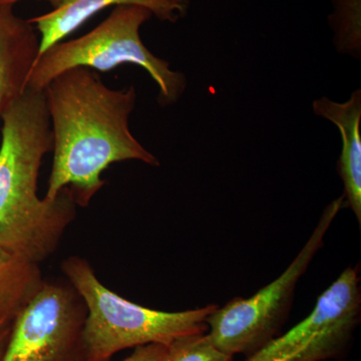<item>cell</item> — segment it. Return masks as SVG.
Masks as SVG:
<instances>
[{
  "label": "cell",
  "instance_id": "5bb4252c",
  "mask_svg": "<svg viewBox=\"0 0 361 361\" xmlns=\"http://www.w3.org/2000/svg\"><path fill=\"white\" fill-rule=\"evenodd\" d=\"M167 346L161 344H147L137 346L134 353L123 361H161L165 355Z\"/></svg>",
  "mask_w": 361,
  "mask_h": 361
},
{
  "label": "cell",
  "instance_id": "30bf717a",
  "mask_svg": "<svg viewBox=\"0 0 361 361\" xmlns=\"http://www.w3.org/2000/svg\"><path fill=\"white\" fill-rule=\"evenodd\" d=\"M316 115L326 118L338 128L342 149L338 172L344 185V201L361 224V90L351 94L343 104L323 97L313 103Z\"/></svg>",
  "mask_w": 361,
  "mask_h": 361
},
{
  "label": "cell",
  "instance_id": "52a82bcc",
  "mask_svg": "<svg viewBox=\"0 0 361 361\" xmlns=\"http://www.w3.org/2000/svg\"><path fill=\"white\" fill-rule=\"evenodd\" d=\"M87 310L70 283L44 280L14 319L2 361H80Z\"/></svg>",
  "mask_w": 361,
  "mask_h": 361
},
{
  "label": "cell",
  "instance_id": "7c38bea8",
  "mask_svg": "<svg viewBox=\"0 0 361 361\" xmlns=\"http://www.w3.org/2000/svg\"><path fill=\"white\" fill-rule=\"evenodd\" d=\"M161 361H233V355L221 350L204 332L175 339Z\"/></svg>",
  "mask_w": 361,
  "mask_h": 361
},
{
  "label": "cell",
  "instance_id": "7a4b0ae2",
  "mask_svg": "<svg viewBox=\"0 0 361 361\" xmlns=\"http://www.w3.org/2000/svg\"><path fill=\"white\" fill-rule=\"evenodd\" d=\"M0 118V246L39 264L77 216L68 188L54 200L37 196L40 166L52 149L44 90L26 87Z\"/></svg>",
  "mask_w": 361,
  "mask_h": 361
},
{
  "label": "cell",
  "instance_id": "6da1fadb",
  "mask_svg": "<svg viewBox=\"0 0 361 361\" xmlns=\"http://www.w3.org/2000/svg\"><path fill=\"white\" fill-rule=\"evenodd\" d=\"M52 132L54 164L44 198L68 188L77 206L87 207L103 188L102 173L114 163L159 160L130 133L134 87L114 90L96 71L71 68L44 87Z\"/></svg>",
  "mask_w": 361,
  "mask_h": 361
},
{
  "label": "cell",
  "instance_id": "ba28073f",
  "mask_svg": "<svg viewBox=\"0 0 361 361\" xmlns=\"http://www.w3.org/2000/svg\"><path fill=\"white\" fill-rule=\"evenodd\" d=\"M40 39L30 20L0 4V118L25 92L39 56Z\"/></svg>",
  "mask_w": 361,
  "mask_h": 361
},
{
  "label": "cell",
  "instance_id": "5b68a950",
  "mask_svg": "<svg viewBox=\"0 0 361 361\" xmlns=\"http://www.w3.org/2000/svg\"><path fill=\"white\" fill-rule=\"evenodd\" d=\"M345 206L342 195L325 208L314 231L287 269L249 298L236 297L207 318V334L221 350L249 356L277 336L293 302L299 279L320 250L325 235Z\"/></svg>",
  "mask_w": 361,
  "mask_h": 361
},
{
  "label": "cell",
  "instance_id": "277c9868",
  "mask_svg": "<svg viewBox=\"0 0 361 361\" xmlns=\"http://www.w3.org/2000/svg\"><path fill=\"white\" fill-rule=\"evenodd\" d=\"M152 16L145 7L116 6L92 32L58 42L44 51L33 66L27 87L44 90L56 75L78 66L106 73L118 66L135 65L144 68L155 80L161 106L177 103L186 89V78L171 70L168 61L152 54L140 35L141 26Z\"/></svg>",
  "mask_w": 361,
  "mask_h": 361
},
{
  "label": "cell",
  "instance_id": "9a60e30c",
  "mask_svg": "<svg viewBox=\"0 0 361 361\" xmlns=\"http://www.w3.org/2000/svg\"><path fill=\"white\" fill-rule=\"evenodd\" d=\"M13 319L0 318V361L4 360L7 344L11 338V331H13Z\"/></svg>",
  "mask_w": 361,
  "mask_h": 361
},
{
  "label": "cell",
  "instance_id": "4fadbf2b",
  "mask_svg": "<svg viewBox=\"0 0 361 361\" xmlns=\"http://www.w3.org/2000/svg\"><path fill=\"white\" fill-rule=\"evenodd\" d=\"M334 7L330 23L338 47L342 51L360 49L361 0H334Z\"/></svg>",
  "mask_w": 361,
  "mask_h": 361
},
{
  "label": "cell",
  "instance_id": "8992f818",
  "mask_svg": "<svg viewBox=\"0 0 361 361\" xmlns=\"http://www.w3.org/2000/svg\"><path fill=\"white\" fill-rule=\"evenodd\" d=\"M360 279L348 267L318 297L314 308L283 336H275L246 361H324L339 358L361 316Z\"/></svg>",
  "mask_w": 361,
  "mask_h": 361
},
{
  "label": "cell",
  "instance_id": "2e32d148",
  "mask_svg": "<svg viewBox=\"0 0 361 361\" xmlns=\"http://www.w3.org/2000/svg\"><path fill=\"white\" fill-rule=\"evenodd\" d=\"M18 1H21V0H0V4H11V6H14V4ZM44 1H47L49 4H51L54 9L63 6V4H66L68 0H44Z\"/></svg>",
  "mask_w": 361,
  "mask_h": 361
},
{
  "label": "cell",
  "instance_id": "8fae6325",
  "mask_svg": "<svg viewBox=\"0 0 361 361\" xmlns=\"http://www.w3.org/2000/svg\"><path fill=\"white\" fill-rule=\"evenodd\" d=\"M44 282L39 264L0 246V318L16 319Z\"/></svg>",
  "mask_w": 361,
  "mask_h": 361
},
{
  "label": "cell",
  "instance_id": "3957f363",
  "mask_svg": "<svg viewBox=\"0 0 361 361\" xmlns=\"http://www.w3.org/2000/svg\"><path fill=\"white\" fill-rule=\"evenodd\" d=\"M61 270L87 310L80 361H110L125 349L154 343L168 346L180 336L204 334L207 318L217 307L210 304L180 312L149 310L102 284L85 259L71 256L61 263Z\"/></svg>",
  "mask_w": 361,
  "mask_h": 361
},
{
  "label": "cell",
  "instance_id": "9c48e42d",
  "mask_svg": "<svg viewBox=\"0 0 361 361\" xmlns=\"http://www.w3.org/2000/svg\"><path fill=\"white\" fill-rule=\"evenodd\" d=\"M120 6L145 7L159 20L176 23L187 13L189 0H68L51 13L30 20L40 35L39 59L99 11Z\"/></svg>",
  "mask_w": 361,
  "mask_h": 361
}]
</instances>
